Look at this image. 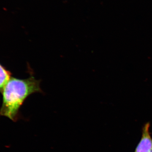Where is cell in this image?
Segmentation results:
<instances>
[{
	"label": "cell",
	"instance_id": "3957f363",
	"mask_svg": "<svg viewBox=\"0 0 152 152\" xmlns=\"http://www.w3.org/2000/svg\"><path fill=\"white\" fill-rule=\"evenodd\" d=\"M12 73L0 64V92L1 93L5 85L11 77Z\"/></svg>",
	"mask_w": 152,
	"mask_h": 152
},
{
	"label": "cell",
	"instance_id": "7a4b0ae2",
	"mask_svg": "<svg viewBox=\"0 0 152 152\" xmlns=\"http://www.w3.org/2000/svg\"><path fill=\"white\" fill-rule=\"evenodd\" d=\"M150 126V123L148 122L143 126L142 137L134 152H152V138L149 131Z\"/></svg>",
	"mask_w": 152,
	"mask_h": 152
},
{
	"label": "cell",
	"instance_id": "6da1fadb",
	"mask_svg": "<svg viewBox=\"0 0 152 152\" xmlns=\"http://www.w3.org/2000/svg\"><path fill=\"white\" fill-rule=\"evenodd\" d=\"M42 91L39 81L33 76L26 79L11 77L1 93L3 100L0 117H7L15 121L19 110L26 99L34 93Z\"/></svg>",
	"mask_w": 152,
	"mask_h": 152
}]
</instances>
